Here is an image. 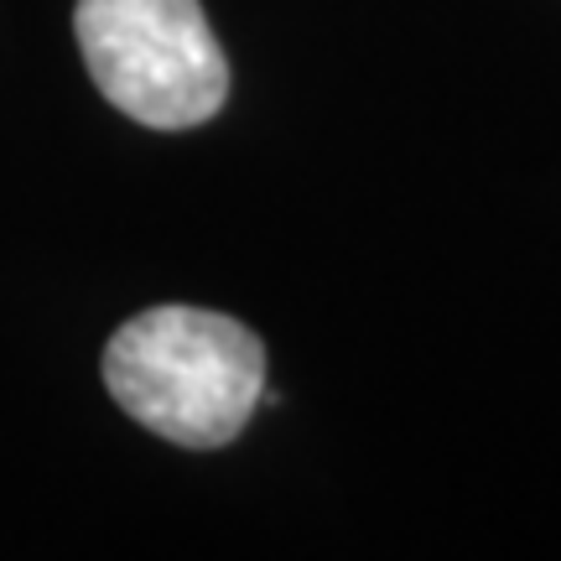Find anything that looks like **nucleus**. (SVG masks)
I'll list each match as a JSON object with an SVG mask.
<instances>
[{
  "label": "nucleus",
  "mask_w": 561,
  "mask_h": 561,
  "mask_svg": "<svg viewBox=\"0 0 561 561\" xmlns=\"http://www.w3.org/2000/svg\"><path fill=\"white\" fill-rule=\"evenodd\" d=\"M104 385L146 432L214 453L240 437L265 390V348L208 307H151L104 348Z\"/></svg>",
  "instance_id": "obj_1"
},
{
  "label": "nucleus",
  "mask_w": 561,
  "mask_h": 561,
  "mask_svg": "<svg viewBox=\"0 0 561 561\" xmlns=\"http://www.w3.org/2000/svg\"><path fill=\"white\" fill-rule=\"evenodd\" d=\"M89 79L121 115L151 130H193L229 100V58L198 0H79Z\"/></svg>",
  "instance_id": "obj_2"
}]
</instances>
